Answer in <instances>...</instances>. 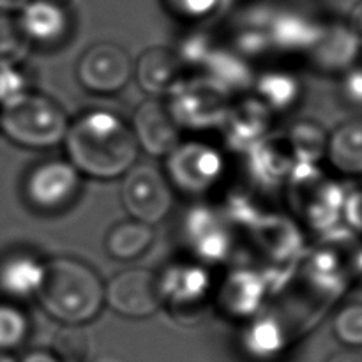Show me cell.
Masks as SVG:
<instances>
[{"mask_svg": "<svg viewBox=\"0 0 362 362\" xmlns=\"http://www.w3.org/2000/svg\"><path fill=\"white\" fill-rule=\"evenodd\" d=\"M67 161L80 175L112 180L124 177L138 161V148L129 124L112 112H87L67 126L64 136Z\"/></svg>", "mask_w": 362, "mask_h": 362, "instance_id": "6da1fadb", "label": "cell"}, {"mask_svg": "<svg viewBox=\"0 0 362 362\" xmlns=\"http://www.w3.org/2000/svg\"><path fill=\"white\" fill-rule=\"evenodd\" d=\"M35 297L57 322L83 327L101 313L105 285L90 265L76 258L59 257L45 264V278Z\"/></svg>", "mask_w": 362, "mask_h": 362, "instance_id": "7a4b0ae2", "label": "cell"}, {"mask_svg": "<svg viewBox=\"0 0 362 362\" xmlns=\"http://www.w3.org/2000/svg\"><path fill=\"white\" fill-rule=\"evenodd\" d=\"M286 180L290 207L308 228L329 233L343 225L346 191L318 165L296 163Z\"/></svg>", "mask_w": 362, "mask_h": 362, "instance_id": "3957f363", "label": "cell"}, {"mask_svg": "<svg viewBox=\"0 0 362 362\" xmlns=\"http://www.w3.org/2000/svg\"><path fill=\"white\" fill-rule=\"evenodd\" d=\"M69 120L48 95L25 92L2 106L0 131L13 144L28 148H48L62 144Z\"/></svg>", "mask_w": 362, "mask_h": 362, "instance_id": "277c9868", "label": "cell"}, {"mask_svg": "<svg viewBox=\"0 0 362 362\" xmlns=\"http://www.w3.org/2000/svg\"><path fill=\"white\" fill-rule=\"evenodd\" d=\"M165 158V177L172 189L193 198L211 193L226 170L219 148L205 141L180 140Z\"/></svg>", "mask_w": 362, "mask_h": 362, "instance_id": "5b68a950", "label": "cell"}, {"mask_svg": "<svg viewBox=\"0 0 362 362\" xmlns=\"http://www.w3.org/2000/svg\"><path fill=\"white\" fill-rule=\"evenodd\" d=\"M166 103L179 127L211 129L223 126L230 110V92L212 78L182 80L170 94Z\"/></svg>", "mask_w": 362, "mask_h": 362, "instance_id": "8992f818", "label": "cell"}, {"mask_svg": "<svg viewBox=\"0 0 362 362\" xmlns=\"http://www.w3.org/2000/svg\"><path fill=\"white\" fill-rule=\"evenodd\" d=\"M122 205L136 221L154 226L170 214L173 189L165 173L152 165H134L124 173L120 187Z\"/></svg>", "mask_w": 362, "mask_h": 362, "instance_id": "52a82bcc", "label": "cell"}, {"mask_svg": "<svg viewBox=\"0 0 362 362\" xmlns=\"http://www.w3.org/2000/svg\"><path fill=\"white\" fill-rule=\"evenodd\" d=\"M81 175L67 159H49L34 166L25 179V198L41 212H59L76 200Z\"/></svg>", "mask_w": 362, "mask_h": 362, "instance_id": "ba28073f", "label": "cell"}, {"mask_svg": "<svg viewBox=\"0 0 362 362\" xmlns=\"http://www.w3.org/2000/svg\"><path fill=\"white\" fill-rule=\"evenodd\" d=\"M133 60L122 46L103 41L80 57L76 78L88 92L112 95L122 90L133 78Z\"/></svg>", "mask_w": 362, "mask_h": 362, "instance_id": "9c48e42d", "label": "cell"}, {"mask_svg": "<svg viewBox=\"0 0 362 362\" xmlns=\"http://www.w3.org/2000/svg\"><path fill=\"white\" fill-rule=\"evenodd\" d=\"M105 304L126 318L152 317L161 304L158 274L147 269H127L105 286Z\"/></svg>", "mask_w": 362, "mask_h": 362, "instance_id": "30bf717a", "label": "cell"}, {"mask_svg": "<svg viewBox=\"0 0 362 362\" xmlns=\"http://www.w3.org/2000/svg\"><path fill=\"white\" fill-rule=\"evenodd\" d=\"M161 304L172 308V311L193 315L200 310L212 292L211 272L194 262H177L168 265L158 276Z\"/></svg>", "mask_w": 362, "mask_h": 362, "instance_id": "8fae6325", "label": "cell"}, {"mask_svg": "<svg viewBox=\"0 0 362 362\" xmlns=\"http://www.w3.org/2000/svg\"><path fill=\"white\" fill-rule=\"evenodd\" d=\"M138 148L152 158H165L180 141V127L170 113L168 105L159 98L145 99L134 110L131 120Z\"/></svg>", "mask_w": 362, "mask_h": 362, "instance_id": "7c38bea8", "label": "cell"}, {"mask_svg": "<svg viewBox=\"0 0 362 362\" xmlns=\"http://www.w3.org/2000/svg\"><path fill=\"white\" fill-rule=\"evenodd\" d=\"M361 42L346 21H329L306 53L311 66L324 74H339L356 66L361 55Z\"/></svg>", "mask_w": 362, "mask_h": 362, "instance_id": "4fadbf2b", "label": "cell"}, {"mask_svg": "<svg viewBox=\"0 0 362 362\" xmlns=\"http://www.w3.org/2000/svg\"><path fill=\"white\" fill-rule=\"evenodd\" d=\"M16 20L30 45H59L71 27L67 9L53 0H30Z\"/></svg>", "mask_w": 362, "mask_h": 362, "instance_id": "5bb4252c", "label": "cell"}, {"mask_svg": "<svg viewBox=\"0 0 362 362\" xmlns=\"http://www.w3.org/2000/svg\"><path fill=\"white\" fill-rule=\"evenodd\" d=\"M182 64L179 57L168 48L145 49L134 66L133 74L136 76L138 85L151 98H159L172 94L173 88L184 80Z\"/></svg>", "mask_w": 362, "mask_h": 362, "instance_id": "9a60e30c", "label": "cell"}, {"mask_svg": "<svg viewBox=\"0 0 362 362\" xmlns=\"http://www.w3.org/2000/svg\"><path fill=\"white\" fill-rule=\"evenodd\" d=\"M265 297V281L250 269H235L218 288V304L233 318L257 317Z\"/></svg>", "mask_w": 362, "mask_h": 362, "instance_id": "2e32d148", "label": "cell"}, {"mask_svg": "<svg viewBox=\"0 0 362 362\" xmlns=\"http://www.w3.org/2000/svg\"><path fill=\"white\" fill-rule=\"evenodd\" d=\"M272 126V112L258 98H246L230 105L223 127L235 147L246 148L260 144Z\"/></svg>", "mask_w": 362, "mask_h": 362, "instance_id": "e0dca14e", "label": "cell"}, {"mask_svg": "<svg viewBox=\"0 0 362 362\" xmlns=\"http://www.w3.org/2000/svg\"><path fill=\"white\" fill-rule=\"evenodd\" d=\"M186 239L194 255L205 262H221L230 253V235L212 211L197 207L186 219Z\"/></svg>", "mask_w": 362, "mask_h": 362, "instance_id": "ac0fdd59", "label": "cell"}, {"mask_svg": "<svg viewBox=\"0 0 362 362\" xmlns=\"http://www.w3.org/2000/svg\"><path fill=\"white\" fill-rule=\"evenodd\" d=\"M45 278V264L34 255L14 253L0 262V293L9 300L37 296Z\"/></svg>", "mask_w": 362, "mask_h": 362, "instance_id": "d6986e66", "label": "cell"}, {"mask_svg": "<svg viewBox=\"0 0 362 362\" xmlns=\"http://www.w3.org/2000/svg\"><path fill=\"white\" fill-rule=\"evenodd\" d=\"M325 159L339 175L362 177V119L346 120L329 133Z\"/></svg>", "mask_w": 362, "mask_h": 362, "instance_id": "ffe728a7", "label": "cell"}, {"mask_svg": "<svg viewBox=\"0 0 362 362\" xmlns=\"http://www.w3.org/2000/svg\"><path fill=\"white\" fill-rule=\"evenodd\" d=\"M324 23L297 11H285L274 14L269 25L267 39L286 52H310L320 35Z\"/></svg>", "mask_w": 362, "mask_h": 362, "instance_id": "44dd1931", "label": "cell"}, {"mask_svg": "<svg viewBox=\"0 0 362 362\" xmlns=\"http://www.w3.org/2000/svg\"><path fill=\"white\" fill-rule=\"evenodd\" d=\"M152 243H154L152 226L131 218L110 228L105 239V250L115 260L129 262L147 253Z\"/></svg>", "mask_w": 362, "mask_h": 362, "instance_id": "7402d4cb", "label": "cell"}, {"mask_svg": "<svg viewBox=\"0 0 362 362\" xmlns=\"http://www.w3.org/2000/svg\"><path fill=\"white\" fill-rule=\"evenodd\" d=\"M244 350L257 361H271L286 346V332L271 315L253 317L243 334Z\"/></svg>", "mask_w": 362, "mask_h": 362, "instance_id": "603a6c76", "label": "cell"}, {"mask_svg": "<svg viewBox=\"0 0 362 362\" xmlns=\"http://www.w3.org/2000/svg\"><path fill=\"white\" fill-rule=\"evenodd\" d=\"M257 98L271 112H283L299 101L300 81L285 71H269L257 80Z\"/></svg>", "mask_w": 362, "mask_h": 362, "instance_id": "cb8c5ba5", "label": "cell"}, {"mask_svg": "<svg viewBox=\"0 0 362 362\" xmlns=\"http://www.w3.org/2000/svg\"><path fill=\"white\" fill-rule=\"evenodd\" d=\"M253 148L255 172L267 182L286 179L296 166V159H293L286 138L285 140H262Z\"/></svg>", "mask_w": 362, "mask_h": 362, "instance_id": "d4e9b609", "label": "cell"}, {"mask_svg": "<svg viewBox=\"0 0 362 362\" xmlns=\"http://www.w3.org/2000/svg\"><path fill=\"white\" fill-rule=\"evenodd\" d=\"M329 133L322 126L315 122L296 124L286 136L288 147L292 151L296 163H310L318 165L322 158H325Z\"/></svg>", "mask_w": 362, "mask_h": 362, "instance_id": "484cf974", "label": "cell"}, {"mask_svg": "<svg viewBox=\"0 0 362 362\" xmlns=\"http://www.w3.org/2000/svg\"><path fill=\"white\" fill-rule=\"evenodd\" d=\"M205 64L209 67V78L228 92L240 90L251 81V73L246 64L232 53L212 52Z\"/></svg>", "mask_w": 362, "mask_h": 362, "instance_id": "4316f807", "label": "cell"}, {"mask_svg": "<svg viewBox=\"0 0 362 362\" xmlns=\"http://www.w3.org/2000/svg\"><path fill=\"white\" fill-rule=\"evenodd\" d=\"M30 46L16 16L0 14V66H20L30 52Z\"/></svg>", "mask_w": 362, "mask_h": 362, "instance_id": "83f0119b", "label": "cell"}, {"mask_svg": "<svg viewBox=\"0 0 362 362\" xmlns=\"http://www.w3.org/2000/svg\"><path fill=\"white\" fill-rule=\"evenodd\" d=\"M30 332L28 317L13 303H0V350L11 352L25 343Z\"/></svg>", "mask_w": 362, "mask_h": 362, "instance_id": "f1b7e54d", "label": "cell"}, {"mask_svg": "<svg viewBox=\"0 0 362 362\" xmlns=\"http://www.w3.org/2000/svg\"><path fill=\"white\" fill-rule=\"evenodd\" d=\"M332 332L350 350L362 349V303H350L339 308L332 318Z\"/></svg>", "mask_w": 362, "mask_h": 362, "instance_id": "f546056e", "label": "cell"}, {"mask_svg": "<svg viewBox=\"0 0 362 362\" xmlns=\"http://www.w3.org/2000/svg\"><path fill=\"white\" fill-rule=\"evenodd\" d=\"M53 354L60 362H85L88 357V339L81 327L64 325L53 343Z\"/></svg>", "mask_w": 362, "mask_h": 362, "instance_id": "4dcf8cb0", "label": "cell"}, {"mask_svg": "<svg viewBox=\"0 0 362 362\" xmlns=\"http://www.w3.org/2000/svg\"><path fill=\"white\" fill-rule=\"evenodd\" d=\"M28 78L20 66H0V106L28 92Z\"/></svg>", "mask_w": 362, "mask_h": 362, "instance_id": "1f68e13d", "label": "cell"}, {"mask_svg": "<svg viewBox=\"0 0 362 362\" xmlns=\"http://www.w3.org/2000/svg\"><path fill=\"white\" fill-rule=\"evenodd\" d=\"M170 13L182 20H202L214 13L221 0H163Z\"/></svg>", "mask_w": 362, "mask_h": 362, "instance_id": "d6a6232c", "label": "cell"}, {"mask_svg": "<svg viewBox=\"0 0 362 362\" xmlns=\"http://www.w3.org/2000/svg\"><path fill=\"white\" fill-rule=\"evenodd\" d=\"M212 52L214 49H212L211 41L204 34H193L182 39L179 53H175V55L179 57L182 66L184 64H193V66H197V64L207 62Z\"/></svg>", "mask_w": 362, "mask_h": 362, "instance_id": "836d02e7", "label": "cell"}, {"mask_svg": "<svg viewBox=\"0 0 362 362\" xmlns=\"http://www.w3.org/2000/svg\"><path fill=\"white\" fill-rule=\"evenodd\" d=\"M339 92L346 105L356 110H362V64L357 62L356 66L341 74Z\"/></svg>", "mask_w": 362, "mask_h": 362, "instance_id": "e575fe53", "label": "cell"}, {"mask_svg": "<svg viewBox=\"0 0 362 362\" xmlns=\"http://www.w3.org/2000/svg\"><path fill=\"white\" fill-rule=\"evenodd\" d=\"M343 225L346 230L362 237V186L346 193L343 207Z\"/></svg>", "mask_w": 362, "mask_h": 362, "instance_id": "d590c367", "label": "cell"}, {"mask_svg": "<svg viewBox=\"0 0 362 362\" xmlns=\"http://www.w3.org/2000/svg\"><path fill=\"white\" fill-rule=\"evenodd\" d=\"M349 269L352 281L362 283V244H357L349 251Z\"/></svg>", "mask_w": 362, "mask_h": 362, "instance_id": "8d00e7d4", "label": "cell"}, {"mask_svg": "<svg viewBox=\"0 0 362 362\" xmlns=\"http://www.w3.org/2000/svg\"><path fill=\"white\" fill-rule=\"evenodd\" d=\"M346 25H349L350 30L354 32V35H356L357 41L362 46V0H357L352 6L349 18H346Z\"/></svg>", "mask_w": 362, "mask_h": 362, "instance_id": "74e56055", "label": "cell"}, {"mask_svg": "<svg viewBox=\"0 0 362 362\" xmlns=\"http://www.w3.org/2000/svg\"><path fill=\"white\" fill-rule=\"evenodd\" d=\"M18 362H60V361L57 359L53 352H46V350H32L30 354H27L23 359Z\"/></svg>", "mask_w": 362, "mask_h": 362, "instance_id": "f35d334b", "label": "cell"}, {"mask_svg": "<svg viewBox=\"0 0 362 362\" xmlns=\"http://www.w3.org/2000/svg\"><path fill=\"white\" fill-rule=\"evenodd\" d=\"M30 0H0V13L11 14V13H20Z\"/></svg>", "mask_w": 362, "mask_h": 362, "instance_id": "ab89813d", "label": "cell"}, {"mask_svg": "<svg viewBox=\"0 0 362 362\" xmlns=\"http://www.w3.org/2000/svg\"><path fill=\"white\" fill-rule=\"evenodd\" d=\"M327 362H362V354L357 350H343V352L334 354L332 357H329Z\"/></svg>", "mask_w": 362, "mask_h": 362, "instance_id": "60d3db41", "label": "cell"}, {"mask_svg": "<svg viewBox=\"0 0 362 362\" xmlns=\"http://www.w3.org/2000/svg\"><path fill=\"white\" fill-rule=\"evenodd\" d=\"M0 362H18V359L11 352H2L0 350Z\"/></svg>", "mask_w": 362, "mask_h": 362, "instance_id": "b9f144b4", "label": "cell"}, {"mask_svg": "<svg viewBox=\"0 0 362 362\" xmlns=\"http://www.w3.org/2000/svg\"><path fill=\"white\" fill-rule=\"evenodd\" d=\"M53 2H57V4H60V6H64V7H66L67 4H69V2H73V0H53Z\"/></svg>", "mask_w": 362, "mask_h": 362, "instance_id": "7bdbcfd3", "label": "cell"}]
</instances>
